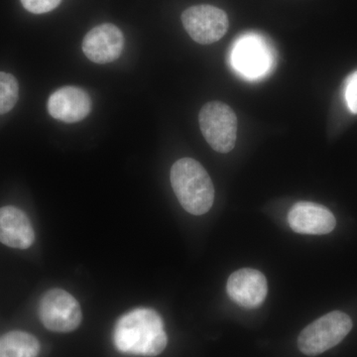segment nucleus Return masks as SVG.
<instances>
[{
  "instance_id": "f03ea898",
  "label": "nucleus",
  "mask_w": 357,
  "mask_h": 357,
  "mask_svg": "<svg viewBox=\"0 0 357 357\" xmlns=\"http://www.w3.org/2000/svg\"><path fill=\"white\" fill-rule=\"evenodd\" d=\"M171 184L181 206L188 213L202 215L208 213L215 202L213 181L198 161L178 160L171 169Z\"/></svg>"
},
{
  "instance_id": "6e6552de",
  "label": "nucleus",
  "mask_w": 357,
  "mask_h": 357,
  "mask_svg": "<svg viewBox=\"0 0 357 357\" xmlns=\"http://www.w3.org/2000/svg\"><path fill=\"white\" fill-rule=\"evenodd\" d=\"M227 290L230 299L238 306L255 309L266 299L267 279L258 270L243 268L230 275Z\"/></svg>"
},
{
  "instance_id": "9b49d317",
  "label": "nucleus",
  "mask_w": 357,
  "mask_h": 357,
  "mask_svg": "<svg viewBox=\"0 0 357 357\" xmlns=\"http://www.w3.org/2000/svg\"><path fill=\"white\" fill-rule=\"evenodd\" d=\"M47 107L53 119L75 123L88 116L91 110V100L83 89L64 86L52 93Z\"/></svg>"
},
{
  "instance_id": "f257e3e1",
  "label": "nucleus",
  "mask_w": 357,
  "mask_h": 357,
  "mask_svg": "<svg viewBox=\"0 0 357 357\" xmlns=\"http://www.w3.org/2000/svg\"><path fill=\"white\" fill-rule=\"evenodd\" d=\"M114 342L121 354L154 357L166 349L168 337L158 312L148 307H138L117 321Z\"/></svg>"
},
{
  "instance_id": "0eeeda50",
  "label": "nucleus",
  "mask_w": 357,
  "mask_h": 357,
  "mask_svg": "<svg viewBox=\"0 0 357 357\" xmlns=\"http://www.w3.org/2000/svg\"><path fill=\"white\" fill-rule=\"evenodd\" d=\"M232 65L245 77H259L271 68L269 47L260 37L248 35L238 40L231 53Z\"/></svg>"
},
{
  "instance_id": "1a4fd4ad",
  "label": "nucleus",
  "mask_w": 357,
  "mask_h": 357,
  "mask_svg": "<svg viewBox=\"0 0 357 357\" xmlns=\"http://www.w3.org/2000/svg\"><path fill=\"white\" fill-rule=\"evenodd\" d=\"M124 36L119 27L110 23L96 26L84 38L83 52L96 64H107L121 57Z\"/></svg>"
},
{
  "instance_id": "7ed1b4c3",
  "label": "nucleus",
  "mask_w": 357,
  "mask_h": 357,
  "mask_svg": "<svg viewBox=\"0 0 357 357\" xmlns=\"http://www.w3.org/2000/svg\"><path fill=\"white\" fill-rule=\"evenodd\" d=\"M351 328L349 314L340 311L328 312L302 331L298 347L305 356H319L344 340Z\"/></svg>"
},
{
  "instance_id": "dca6fc26",
  "label": "nucleus",
  "mask_w": 357,
  "mask_h": 357,
  "mask_svg": "<svg viewBox=\"0 0 357 357\" xmlns=\"http://www.w3.org/2000/svg\"><path fill=\"white\" fill-rule=\"evenodd\" d=\"M345 100L352 114H357V70L349 77L345 84Z\"/></svg>"
},
{
  "instance_id": "ddd939ff",
  "label": "nucleus",
  "mask_w": 357,
  "mask_h": 357,
  "mask_svg": "<svg viewBox=\"0 0 357 357\" xmlns=\"http://www.w3.org/2000/svg\"><path fill=\"white\" fill-rule=\"evenodd\" d=\"M40 352L38 340L20 331L0 337V357H37Z\"/></svg>"
},
{
  "instance_id": "423d86ee",
  "label": "nucleus",
  "mask_w": 357,
  "mask_h": 357,
  "mask_svg": "<svg viewBox=\"0 0 357 357\" xmlns=\"http://www.w3.org/2000/svg\"><path fill=\"white\" fill-rule=\"evenodd\" d=\"M185 31L197 43L210 45L225 36L229 27L227 14L222 9L208 4L195 6L182 14Z\"/></svg>"
},
{
  "instance_id": "4468645a",
  "label": "nucleus",
  "mask_w": 357,
  "mask_h": 357,
  "mask_svg": "<svg viewBox=\"0 0 357 357\" xmlns=\"http://www.w3.org/2000/svg\"><path fill=\"white\" fill-rule=\"evenodd\" d=\"M20 96V86L15 77L0 72V115L6 114L15 107Z\"/></svg>"
},
{
  "instance_id": "39448f33",
  "label": "nucleus",
  "mask_w": 357,
  "mask_h": 357,
  "mask_svg": "<svg viewBox=\"0 0 357 357\" xmlns=\"http://www.w3.org/2000/svg\"><path fill=\"white\" fill-rule=\"evenodd\" d=\"M38 314L45 328L56 333L77 330L83 319L79 302L62 289H52L44 294Z\"/></svg>"
},
{
  "instance_id": "9d476101",
  "label": "nucleus",
  "mask_w": 357,
  "mask_h": 357,
  "mask_svg": "<svg viewBox=\"0 0 357 357\" xmlns=\"http://www.w3.org/2000/svg\"><path fill=\"white\" fill-rule=\"evenodd\" d=\"M288 223L297 234L311 236L330 234L337 225L332 211L312 202H299L294 204L288 213Z\"/></svg>"
},
{
  "instance_id": "2eb2a0df",
  "label": "nucleus",
  "mask_w": 357,
  "mask_h": 357,
  "mask_svg": "<svg viewBox=\"0 0 357 357\" xmlns=\"http://www.w3.org/2000/svg\"><path fill=\"white\" fill-rule=\"evenodd\" d=\"M26 10L34 14L48 13L57 8L62 0H20Z\"/></svg>"
},
{
  "instance_id": "20e7f679",
  "label": "nucleus",
  "mask_w": 357,
  "mask_h": 357,
  "mask_svg": "<svg viewBox=\"0 0 357 357\" xmlns=\"http://www.w3.org/2000/svg\"><path fill=\"white\" fill-rule=\"evenodd\" d=\"M199 122L204 139L215 151L229 153L236 146L237 117L227 103H206L199 112Z\"/></svg>"
},
{
  "instance_id": "f8f14e48",
  "label": "nucleus",
  "mask_w": 357,
  "mask_h": 357,
  "mask_svg": "<svg viewBox=\"0 0 357 357\" xmlns=\"http://www.w3.org/2000/svg\"><path fill=\"white\" fill-rule=\"evenodd\" d=\"M34 241V229L25 213L13 206L0 208V243L9 248L27 249Z\"/></svg>"
}]
</instances>
